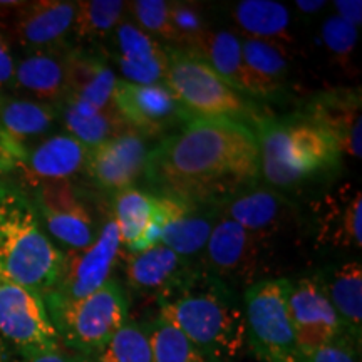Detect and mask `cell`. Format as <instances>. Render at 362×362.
<instances>
[{
	"label": "cell",
	"instance_id": "ac0fdd59",
	"mask_svg": "<svg viewBox=\"0 0 362 362\" xmlns=\"http://www.w3.org/2000/svg\"><path fill=\"white\" fill-rule=\"evenodd\" d=\"M89 149L67 133L45 136L25 151L17 171L25 183L39 187L52 181H71L88 168Z\"/></svg>",
	"mask_w": 362,
	"mask_h": 362
},
{
	"label": "cell",
	"instance_id": "ab89813d",
	"mask_svg": "<svg viewBox=\"0 0 362 362\" xmlns=\"http://www.w3.org/2000/svg\"><path fill=\"white\" fill-rule=\"evenodd\" d=\"M13 362H89L88 357H83L76 352H72L66 347H57V349L52 351H44L39 352V354L27 356V357H19Z\"/></svg>",
	"mask_w": 362,
	"mask_h": 362
},
{
	"label": "cell",
	"instance_id": "b9f144b4",
	"mask_svg": "<svg viewBox=\"0 0 362 362\" xmlns=\"http://www.w3.org/2000/svg\"><path fill=\"white\" fill-rule=\"evenodd\" d=\"M296 6L298 11L307 13V16H314V13L324 11L327 2L325 0H297Z\"/></svg>",
	"mask_w": 362,
	"mask_h": 362
},
{
	"label": "cell",
	"instance_id": "74e56055",
	"mask_svg": "<svg viewBox=\"0 0 362 362\" xmlns=\"http://www.w3.org/2000/svg\"><path fill=\"white\" fill-rule=\"evenodd\" d=\"M359 349V344L342 334L325 346L304 356V362H361Z\"/></svg>",
	"mask_w": 362,
	"mask_h": 362
},
{
	"label": "cell",
	"instance_id": "ee69618b",
	"mask_svg": "<svg viewBox=\"0 0 362 362\" xmlns=\"http://www.w3.org/2000/svg\"><path fill=\"white\" fill-rule=\"evenodd\" d=\"M2 98H4V96H2V93H0V101H2Z\"/></svg>",
	"mask_w": 362,
	"mask_h": 362
},
{
	"label": "cell",
	"instance_id": "8992f818",
	"mask_svg": "<svg viewBox=\"0 0 362 362\" xmlns=\"http://www.w3.org/2000/svg\"><path fill=\"white\" fill-rule=\"evenodd\" d=\"M62 347L83 357L101 349L129 320V298L111 277L99 291L76 302H45Z\"/></svg>",
	"mask_w": 362,
	"mask_h": 362
},
{
	"label": "cell",
	"instance_id": "f546056e",
	"mask_svg": "<svg viewBox=\"0 0 362 362\" xmlns=\"http://www.w3.org/2000/svg\"><path fill=\"white\" fill-rule=\"evenodd\" d=\"M193 56L202 59L205 64L220 76L225 83L247 96V76L243 67L242 37L230 30L208 29L189 49ZM248 98V96H247Z\"/></svg>",
	"mask_w": 362,
	"mask_h": 362
},
{
	"label": "cell",
	"instance_id": "cb8c5ba5",
	"mask_svg": "<svg viewBox=\"0 0 362 362\" xmlns=\"http://www.w3.org/2000/svg\"><path fill=\"white\" fill-rule=\"evenodd\" d=\"M189 269L192 267L188 260L163 243H158L148 250L129 252V257L126 259V280L134 293L156 300Z\"/></svg>",
	"mask_w": 362,
	"mask_h": 362
},
{
	"label": "cell",
	"instance_id": "ffe728a7",
	"mask_svg": "<svg viewBox=\"0 0 362 362\" xmlns=\"http://www.w3.org/2000/svg\"><path fill=\"white\" fill-rule=\"evenodd\" d=\"M112 44L115 61L126 83L156 84L165 81L170 66L168 45L143 33L126 17L112 33Z\"/></svg>",
	"mask_w": 362,
	"mask_h": 362
},
{
	"label": "cell",
	"instance_id": "7bdbcfd3",
	"mask_svg": "<svg viewBox=\"0 0 362 362\" xmlns=\"http://www.w3.org/2000/svg\"><path fill=\"white\" fill-rule=\"evenodd\" d=\"M7 171H12L11 163H8L6 155H4V153H2V149H0V176L6 175Z\"/></svg>",
	"mask_w": 362,
	"mask_h": 362
},
{
	"label": "cell",
	"instance_id": "836d02e7",
	"mask_svg": "<svg viewBox=\"0 0 362 362\" xmlns=\"http://www.w3.org/2000/svg\"><path fill=\"white\" fill-rule=\"evenodd\" d=\"M89 362H153L151 347L143 324L128 320Z\"/></svg>",
	"mask_w": 362,
	"mask_h": 362
},
{
	"label": "cell",
	"instance_id": "4316f807",
	"mask_svg": "<svg viewBox=\"0 0 362 362\" xmlns=\"http://www.w3.org/2000/svg\"><path fill=\"white\" fill-rule=\"evenodd\" d=\"M247 96L272 98L284 89L288 79L287 51L265 40L242 37Z\"/></svg>",
	"mask_w": 362,
	"mask_h": 362
},
{
	"label": "cell",
	"instance_id": "5b68a950",
	"mask_svg": "<svg viewBox=\"0 0 362 362\" xmlns=\"http://www.w3.org/2000/svg\"><path fill=\"white\" fill-rule=\"evenodd\" d=\"M170 66L165 83L193 117L259 123L262 115L245 94L238 93L208 67L202 59L168 45Z\"/></svg>",
	"mask_w": 362,
	"mask_h": 362
},
{
	"label": "cell",
	"instance_id": "7a4b0ae2",
	"mask_svg": "<svg viewBox=\"0 0 362 362\" xmlns=\"http://www.w3.org/2000/svg\"><path fill=\"white\" fill-rule=\"evenodd\" d=\"M156 302L158 315L214 362L232 361L245 349L242 300L233 287L203 269L192 267Z\"/></svg>",
	"mask_w": 362,
	"mask_h": 362
},
{
	"label": "cell",
	"instance_id": "52a82bcc",
	"mask_svg": "<svg viewBox=\"0 0 362 362\" xmlns=\"http://www.w3.org/2000/svg\"><path fill=\"white\" fill-rule=\"evenodd\" d=\"M288 279L250 284L242 298L250 351L264 362H304L287 307Z\"/></svg>",
	"mask_w": 362,
	"mask_h": 362
},
{
	"label": "cell",
	"instance_id": "44dd1931",
	"mask_svg": "<svg viewBox=\"0 0 362 362\" xmlns=\"http://www.w3.org/2000/svg\"><path fill=\"white\" fill-rule=\"evenodd\" d=\"M304 116L327 131L341 155L361 160V93L329 90L317 94L307 106Z\"/></svg>",
	"mask_w": 362,
	"mask_h": 362
},
{
	"label": "cell",
	"instance_id": "2e32d148",
	"mask_svg": "<svg viewBox=\"0 0 362 362\" xmlns=\"http://www.w3.org/2000/svg\"><path fill=\"white\" fill-rule=\"evenodd\" d=\"M218 216L235 221L260 242L279 233L291 218L292 206L287 198L275 189L245 185L214 206Z\"/></svg>",
	"mask_w": 362,
	"mask_h": 362
},
{
	"label": "cell",
	"instance_id": "83f0119b",
	"mask_svg": "<svg viewBox=\"0 0 362 362\" xmlns=\"http://www.w3.org/2000/svg\"><path fill=\"white\" fill-rule=\"evenodd\" d=\"M232 21L242 33L240 37L265 40L282 47L292 44L291 11L274 0H242L232 7Z\"/></svg>",
	"mask_w": 362,
	"mask_h": 362
},
{
	"label": "cell",
	"instance_id": "6da1fadb",
	"mask_svg": "<svg viewBox=\"0 0 362 362\" xmlns=\"http://www.w3.org/2000/svg\"><path fill=\"white\" fill-rule=\"evenodd\" d=\"M259 175V144L250 126L203 117L158 141L144 171L156 194L210 208Z\"/></svg>",
	"mask_w": 362,
	"mask_h": 362
},
{
	"label": "cell",
	"instance_id": "e0dca14e",
	"mask_svg": "<svg viewBox=\"0 0 362 362\" xmlns=\"http://www.w3.org/2000/svg\"><path fill=\"white\" fill-rule=\"evenodd\" d=\"M59 107L27 98H2L0 101V149L12 171L25 151L51 133Z\"/></svg>",
	"mask_w": 362,
	"mask_h": 362
},
{
	"label": "cell",
	"instance_id": "e575fe53",
	"mask_svg": "<svg viewBox=\"0 0 362 362\" xmlns=\"http://www.w3.org/2000/svg\"><path fill=\"white\" fill-rule=\"evenodd\" d=\"M126 12H129V21L138 25L143 33L149 34L160 42L173 45L170 2L166 0H134V2H126Z\"/></svg>",
	"mask_w": 362,
	"mask_h": 362
},
{
	"label": "cell",
	"instance_id": "4dcf8cb0",
	"mask_svg": "<svg viewBox=\"0 0 362 362\" xmlns=\"http://www.w3.org/2000/svg\"><path fill=\"white\" fill-rule=\"evenodd\" d=\"M155 214V197L136 188L123 189L116 194L115 221L121 245L133 253Z\"/></svg>",
	"mask_w": 362,
	"mask_h": 362
},
{
	"label": "cell",
	"instance_id": "9a60e30c",
	"mask_svg": "<svg viewBox=\"0 0 362 362\" xmlns=\"http://www.w3.org/2000/svg\"><path fill=\"white\" fill-rule=\"evenodd\" d=\"M148 136L129 129L89 149L88 171L99 188L107 192H123L133 188L144 175L149 158Z\"/></svg>",
	"mask_w": 362,
	"mask_h": 362
},
{
	"label": "cell",
	"instance_id": "d4e9b609",
	"mask_svg": "<svg viewBox=\"0 0 362 362\" xmlns=\"http://www.w3.org/2000/svg\"><path fill=\"white\" fill-rule=\"evenodd\" d=\"M66 52H33L16 61L13 90L34 101L61 106L67 96Z\"/></svg>",
	"mask_w": 362,
	"mask_h": 362
},
{
	"label": "cell",
	"instance_id": "d6a6232c",
	"mask_svg": "<svg viewBox=\"0 0 362 362\" xmlns=\"http://www.w3.org/2000/svg\"><path fill=\"white\" fill-rule=\"evenodd\" d=\"M124 13L126 2L121 0H83L78 2L72 35L89 42L110 37Z\"/></svg>",
	"mask_w": 362,
	"mask_h": 362
},
{
	"label": "cell",
	"instance_id": "8fae6325",
	"mask_svg": "<svg viewBox=\"0 0 362 362\" xmlns=\"http://www.w3.org/2000/svg\"><path fill=\"white\" fill-rule=\"evenodd\" d=\"M40 225L61 250L79 252L93 245L96 225L83 194L71 181H52L35 187L33 197Z\"/></svg>",
	"mask_w": 362,
	"mask_h": 362
},
{
	"label": "cell",
	"instance_id": "f1b7e54d",
	"mask_svg": "<svg viewBox=\"0 0 362 362\" xmlns=\"http://www.w3.org/2000/svg\"><path fill=\"white\" fill-rule=\"evenodd\" d=\"M59 115L67 134L83 143L88 149L96 148L107 139L129 131L123 117L116 111L115 104L106 110H96L89 104L64 99L59 106Z\"/></svg>",
	"mask_w": 362,
	"mask_h": 362
},
{
	"label": "cell",
	"instance_id": "d590c367",
	"mask_svg": "<svg viewBox=\"0 0 362 362\" xmlns=\"http://www.w3.org/2000/svg\"><path fill=\"white\" fill-rule=\"evenodd\" d=\"M170 24L173 30V45L189 49L210 27L202 7L194 2H170Z\"/></svg>",
	"mask_w": 362,
	"mask_h": 362
},
{
	"label": "cell",
	"instance_id": "7c38bea8",
	"mask_svg": "<svg viewBox=\"0 0 362 362\" xmlns=\"http://www.w3.org/2000/svg\"><path fill=\"white\" fill-rule=\"evenodd\" d=\"M112 104L129 129L148 138L181 129L193 119L165 83L133 84L117 79Z\"/></svg>",
	"mask_w": 362,
	"mask_h": 362
},
{
	"label": "cell",
	"instance_id": "d6986e66",
	"mask_svg": "<svg viewBox=\"0 0 362 362\" xmlns=\"http://www.w3.org/2000/svg\"><path fill=\"white\" fill-rule=\"evenodd\" d=\"M315 242L320 247L361 248L362 193L357 185L344 183L314 203Z\"/></svg>",
	"mask_w": 362,
	"mask_h": 362
},
{
	"label": "cell",
	"instance_id": "5bb4252c",
	"mask_svg": "<svg viewBox=\"0 0 362 362\" xmlns=\"http://www.w3.org/2000/svg\"><path fill=\"white\" fill-rule=\"evenodd\" d=\"M287 307L302 356L310 354L346 334L315 275L291 280Z\"/></svg>",
	"mask_w": 362,
	"mask_h": 362
},
{
	"label": "cell",
	"instance_id": "3957f363",
	"mask_svg": "<svg viewBox=\"0 0 362 362\" xmlns=\"http://www.w3.org/2000/svg\"><path fill=\"white\" fill-rule=\"evenodd\" d=\"M64 252L47 237L33 198L0 180V277L45 296L61 274Z\"/></svg>",
	"mask_w": 362,
	"mask_h": 362
},
{
	"label": "cell",
	"instance_id": "277c9868",
	"mask_svg": "<svg viewBox=\"0 0 362 362\" xmlns=\"http://www.w3.org/2000/svg\"><path fill=\"white\" fill-rule=\"evenodd\" d=\"M253 133L259 144V173L274 188L300 187L341 165L336 141L304 115L262 117Z\"/></svg>",
	"mask_w": 362,
	"mask_h": 362
},
{
	"label": "cell",
	"instance_id": "484cf974",
	"mask_svg": "<svg viewBox=\"0 0 362 362\" xmlns=\"http://www.w3.org/2000/svg\"><path fill=\"white\" fill-rule=\"evenodd\" d=\"M330 305L341 320L344 332L361 346L362 334V267L349 262L315 275Z\"/></svg>",
	"mask_w": 362,
	"mask_h": 362
},
{
	"label": "cell",
	"instance_id": "ba28073f",
	"mask_svg": "<svg viewBox=\"0 0 362 362\" xmlns=\"http://www.w3.org/2000/svg\"><path fill=\"white\" fill-rule=\"evenodd\" d=\"M78 2L34 0L0 4V30L24 54L64 52L74 30Z\"/></svg>",
	"mask_w": 362,
	"mask_h": 362
},
{
	"label": "cell",
	"instance_id": "1f68e13d",
	"mask_svg": "<svg viewBox=\"0 0 362 362\" xmlns=\"http://www.w3.org/2000/svg\"><path fill=\"white\" fill-rule=\"evenodd\" d=\"M143 325L148 334L153 362H214L163 317L156 315Z\"/></svg>",
	"mask_w": 362,
	"mask_h": 362
},
{
	"label": "cell",
	"instance_id": "7402d4cb",
	"mask_svg": "<svg viewBox=\"0 0 362 362\" xmlns=\"http://www.w3.org/2000/svg\"><path fill=\"white\" fill-rule=\"evenodd\" d=\"M156 197L161 198L166 208V225L160 243L171 248L185 260L202 253L216 220L214 208L175 197Z\"/></svg>",
	"mask_w": 362,
	"mask_h": 362
},
{
	"label": "cell",
	"instance_id": "8d00e7d4",
	"mask_svg": "<svg viewBox=\"0 0 362 362\" xmlns=\"http://www.w3.org/2000/svg\"><path fill=\"white\" fill-rule=\"evenodd\" d=\"M320 39H322L324 47L327 49L332 61H336L341 67H347L351 64L352 56H354L356 51L357 39H359L357 27L342 21L336 13H332V16H329L322 22Z\"/></svg>",
	"mask_w": 362,
	"mask_h": 362
},
{
	"label": "cell",
	"instance_id": "30bf717a",
	"mask_svg": "<svg viewBox=\"0 0 362 362\" xmlns=\"http://www.w3.org/2000/svg\"><path fill=\"white\" fill-rule=\"evenodd\" d=\"M119 250V232L115 216H110L93 245L64 253L57 282L42 297L44 302H76L99 291L111 279Z\"/></svg>",
	"mask_w": 362,
	"mask_h": 362
},
{
	"label": "cell",
	"instance_id": "9c48e42d",
	"mask_svg": "<svg viewBox=\"0 0 362 362\" xmlns=\"http://www.w3.org/2000/svg\"><path fill=\"white\" fill-rule=\"evenodd\" d=\"M0 339L19 357L61 347L40 293L0 277Z\"/></svg>",
	"mask_w": 362,
	"mask_h": 362
},
{
	"label": "cell",
	"instance_id": "f35d334b",
	"mask_svg": "<svg viewBox=\"0 0 362 362\" xmlns=\"http://www.w3.org/2000/svg\"><path fill=\"white\" fill-rule=\"evenodd\" d=\"M13 76H16V57L12 45L0 30V93L13 90Z\"/></svg>",
	"mask_w": 362,
	"mask_h": 362
},
{
	"label": "cell",
	"instance_id": "603a6c76",
	"mask_svg": "<svg viewBox=\"0 0 362 362\" xmlns=\"http://www.w3.org/2000/svg\"><path fill=\"white\" fill-rule=\"evenodd\" d=\"M67 96L66 99L89 104L96 110L112 106L117 78L101 54L88 49H67Z\"/></svg>",
	"mask_w": 362,
	"mask_h": 362
},
{
	"label": "cell",
	"instance_id": "60d3db41",
	"mask_svg": "<svg viewBox=\"0 0 362 362\" xmlns=\"http://www.w3.org/2000/svg\"><path fill=\"white\" fill-rule=\"evenodd\" d=\"M336 16L341 17L342 21L349 22L359 29L362 22V2L361 0H336L334 2Z\"/></svg>",
	"mask_w": 362,
	"mask_h": 362
},
{
	"label": "cell",
	"instance_id": "4fadbf2b",
	"mask_svg": "<svg viewBox=\"0 0 362 362\" xmlns=\"http://www.w3.org/2000/svg\"><path fill=\"white\" fill-rule=\"evenodd\" d=\"M202 253V269L232 287V284H250L255 277L260 267L262 242L243 226L216 215Z\"/></svg>",
	"mask_w": 362,
	"mask_h": 362
}]
</instances>
